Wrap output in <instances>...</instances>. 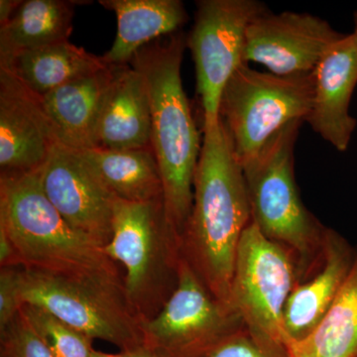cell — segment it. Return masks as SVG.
Here are the masks:
<instances>
[{
    "instance_id": "cell-5",
    "label": "cell",
    "mask_w": 357,
    "mask_h": 357,
    "mask_svg": "<svg viewBox=\"0 0 357 357\" xmlns=\"http://www.w3.org/2000/svg\"><path fill=\"white\" fill-rule=\"evenodd\" d=\"M103 252L126 269L124 296L141 323L156 316L177 286L181 258L163 199H117L114 232Z\"/></svg>"
},
{
    "instance_id": "cell-2",
    "label": "cell",
    "mask_w": 357,
    "mask_h": 357,
    "mask_svg": "<svg viewBox=\"0 0 357 357\" xmlns=\"http://www.w3.org/2000/svg\"><path fill=\"white\" fill-rule=\"evenodd\" d=\"M185 47L187 36L178 31L143 47L129 63L146 82L152 149L163 182L167 218L180 244L192 213L195 173L202 149L181 77Z\"/></svg>"
},
{
    "instance_id": "cell-27",
    "label": "cell",
    "mask_w": 357,
    "mask_h": 357,
    "mask_svg": "<svg viewBox=\"0 0 357 357\" xmlns=\"http://www.w3.org/2000/svg\"><path fill=\"white\" fill-rule=\"evenodd\" d=\"M93 357H161L152 349L147 347H139V349H132V351H123L119 354H105V352L93 351Z\"/></svg>"
},
{
    "instance_id": "cell-10",
    "label": "cell",
    "mask_w": 357,
    "mask_h": 357,
    "mask_svg": "<svg viewBox=\"0 0 357 357\" xmlns=\"http://www.w3.org/2000/svg\"><path fill=\"white\" fill-rule=\"evenodd\" d=\"M243 326L238 314L211 293L182 255L172 295L156 316L141 323L145 347L161 357H203Z\"/></svg>"
},
{
    "instance_id": "cell-16",
    "label": "cell",
    "mask_w": 357,
    "mask_h": 357,
    "mask_svg": "<svg viewBox=\"0 0 357 357\" xmlns=\"http://www.w3.org/2000/svg\"><path fill=\"white\" fill-rule=\"evenodd\" d=\"M95 148H152L151 105L146 82L131 65L116 67L96 126Z\"/></svg>"
},
{
    "instance_id": "cell-9",
    "label": "cell",
    "mask_w": 357,
    "mask_h": 357,
    "mask_svg": "<svg viewBox=\"0 0 357 357\" xmlns=\"http://www.w3.org/2000/svg\"><path fill=\"white\" fill-rule=\"evenodd\" d=\"M268 10L256 0H201L187 37L196 67L197 91L203 110V131L220 121L223 89L245 64L248 26Z\"/></svg>"
},
{
    "instance_id": "cell-4",
    "label": "cell",
    "mask_w": 357,
    "mask_h": 357,
    "mask_svg": "<svg viewBox=\"0 0 357 357\" xmlns=\"http://www.w3.org/2000/svg\"><path fill=\"white\" fill-rule=\"evenodd\" d=\"M303 122L287 124L243 166L252 222L295 256L299 281L321 261L326 230L303 204L296 185L294 149Z\"/></svg>"
},
{
    "instance_id": "cell-25",
    "label": "cell",
    "mask_w": 357,
    "mask_h": 357,
    "mask_svg": "<svg viewBox=\"0 0 357 357\" xmlns=\"http://www.w3.org/2000/svg\"><path fill=\"white\" fill-rule=\"evenodd\" d=\"M203 357H288L263 345L245 326L220 340Z\"/></svg>"
},
{
    "instance_id": "cell-11",
    "label": "cell",
    "mask_w": 357,
    "mask_h": 357,
    "mask_svg": "<svg viewBox=\"0 0 357 357\" xmlns=\"http://www.w3.org/2000/svg\"><path fill=\"white\" fill-rule=\"evenodd\" d=\"M344 36L318 16L266 10L248 26L244 61L265 66L277 76L312 74Z\"/></svg>"
},
{
    "instance_id": "cell-17",
    "label": "cell",
    "mask_w": 357,
    "mask_h": 357,
    "mask_svg": "<svg viewBox=\"0 0 357 357\" xmlns=\"http://www.w3.org/2000/svg\"><path fill=\"white\" fill-rule=\"evenodd\" d=\"M116 67L109 66L46 95H36L61 144L79 151L95 148L96 126Z\"/></svg>"
},
{
    "instance_id": "cell-15",
    "label": "cell",
    "mask_w": 357,
    "mask_h": 357,
    "mask_svg": "<svg viewBox=\"0 0 357 357\" xmlns=\"http://www.w3.org/2000/svg\"><path fill=\"white\" fill-rule=\"evenodd\" d=\"M354 255L344 237L326 227L321 261L306 281L296 284L284 309L286 347L311 335L325 318L351 272Z\"/></svg>"
},
{
    "instance_id": "cell-21",
    "label": "cell",
    "mask_w": 357,
    "mask_h": 357,
    "mask_svg": "<svg viewBox=\"0 0 357 357\" xmlns=\"http://www.w3.org/2000/svg\"><path fill=\"white\" fill-rule=\"evenodd\" d=\"M79 3L75 0H25L0 26V61L47 45L69 41Z\"/></svg>"
},
{
    "instance_id": "cell-19",
    "label": "cell",
    "mask_w": 357,
    "mask_h": 357,
    "mask_svg": "<svg viewBox=\"0 0 357 357\" xmlns=\"http://www.w3.org/2000/svg\"><path fill=\"white\" fill-rule=\"evenodd\" d=\"M89 170L117 199L131 203L163 199V182L152 148L77 150Z\"/></svg>"
},
{
    "instance_id": "cell-12",
    "label": "cell",
    "mask_w": 357,
    "mask_h": 357,
    "mask_svg": "<svg viewBox=\"0 0 357 357\" xmlns=\"http://www.w3.org/2000/svg\"><path fill=\"white\" fill-rule=\"evenodd\" d=\"M47 198L73 229L105 248L114 232L115 204L77 150L57 144L38 170Z\"/></svg>"
},
{
    "instance_id": "cell-3",
    "label": "cell",
    "mask_w": 357,
    "mask_h": 357,
    "mask_svg": "<svg viewBox=\"0 0 357 357\" xmlns=\"http://www.w3.org/2000/svg\"><path fill=\"white\" fill-rule=\"evenodd\" d=\"M0 227L13 243L17 267L124 291L119 265L68 225L47 198L38 170L1 173Z\"/></svg>"
},
{
    "instance_id": "cell-24",
    "label": "cell",
    "mask_w": 357,
    "mask_h": 357,
    "mask_svg": "<svg viewBox=\"0 0 357 357\" xmlns=\"http://www.w3.org/2000/svg\"><path fill=\"white\" fill-rule=\"evenodd\" d=\"M1 333V356L4 357H56L18 314Z\"/></svg>"
},
{
    "instance_id": "cell-6",
    "label": "cell",
    "mask_w": 357,
    "mask_h": 357,
    "mask_svg": "<svg viewBox=\"0 0 357 357\" xmlns=\"http://www.w3.org/2000/svg\"><path fill=\"white\" fill-rule=\"evenodd\" d=\"M314 96V73L277 76L244 64L223 89L220 117L241 166L296 121L306 122Z\"/></svg>"
},
{
    "instance_id": "cell-8",
    "label": "cell",
    "mask_w": 357,
    "mask_h": 357,
    "mask_svg": "<svg viewBox=\"0 0 357 357\" xmlns=\"http://www.w3.org/2000/svg\"><path fill=\"white\" fill-rule=\"evenodd\" d=\"M22 304L34 305L83 333L121 351L144 347L141 321L121 289L21 268Z\"/></svg>"
},
{
    "instance_id": "cell-14",
    "label": "cell",
    "mask_w": 357,
    "mask_h": 357,
    "mask_svg": "<svg viewBox=\"0 0 357 357\" xmlns=\"http://www.w3.org/2000/svg\"><path fill=\"white\" fill-rule=\"evenodd\" d=\"M357 84V39L344 35L333 45L314 72V96L306 122L337 151H347L356 128L349 114Z\"/></svg>"
},
{
    "instance_id": "cell-1",
    "label": "cell",
    "mask_w": 357,
    "mask_h": 357,
    "mask_svg": "<svg viewBox=\"0 0 357 357\" xmlns=\"http://www.w3.org/2000/svg\"><path fill=\"white\" fill-rule=\"evenodd\" d=\"M194 178V201L181 238V255L206 288L231 307L237 249L252 220L243 166L222 119L203 131Z\"/></svg>"
},
{
    "instance_id": "cell-22",
    "label": "cell",
    "mask_w": 357,
    "mask_h": 357,
    "mask_svg": "<svg viewBox=\"0 0 357 357\" xmlns=\"http://www.w3.org/2000/svg\"><path fill=\"white\" fill-rule=\"evenodd\" d=\"M289 357H357V250L332 307L311 335L289 345Z\"/></svg>"
},
{
    "instance_id": "cell-23",
    "label": "cell",
    "mask_w": 357,
    "mask_h": 357,
    "mask_svg": "<svg viewBox=\"0 0 357 357\" xmlns=\"http://www.w3.org/2000/svg\"><path fill=\"white\" fill-rule=\"evenodd\" d=\"M20 314L56 357H93V340L50 312L23 304Z\"/></svg>"
},
{
    "instance_id": "cell-18",
    "label": "cell",
    "mask_w": 357,
    "mask_h": 357,
    "mask_svg": "<svg viewBox=\"0 0 357 357\" xmlns=\"http://www.w3.org/2000/svg\"><path fill=\"white\" fill-rule=\"evenodd\" d=\"M100 4L117 18L116 37L102 56L110 66L128 65L143 47L180 31L189 20L181 0H100Z\"/></svg>"
},
{
    "instance_id": "cell-28",
    "label": "cell",
    "mask_w": 357,
    "mask_h": 357,
    "mask_svg": "<svg viewBox=\"0 0 357 357\" xmlns=\"http://www.w3.org/2000/svg\"><path fill=\"white\" fill-rule=\"evenodd\" d=\"M22 0H0V26L6 25L20 8Z\"/></svg>"
},
{
    "instance_id": "cell-7",
    "label": "cell",
    "mask_w": 357,
    "mask_h": 357,
    "mask_svg": "<svg viewBox=\"0 0 357 357\" xmlns=\"http://www.w3.org/2000/svg\"><path fill=\"white\" fill-rule=\"evenodd\" d=\"M299 280L295 256L267 238L251 220L237 249L230 305L258 342L286 356L284 309Z\"/></svg>"
},
{
    "instance_id": "cell-26",
    "label": "cell",
    "mask_w": 357,
    "mask_h": 357,
    "mask_svg": "<svg viewBox=\"0 0 357 357\" xmlns=\"http://www.w3.org/2000/svg\"><path fill=\"white\" fill-rule=\"evenodd\" d=\"M21 267H1L0 271V332L18 316L22 307Z\"/></svg>"
},
{
    "instance_id": "cell-20",
    "label": "cell",
    "mask_w": 357,
    "mask_h": 357,
    "mask_svg": "<svg viewBox=\"0 0 357 357\" xmlns=\"http://www.w3.org/2000/svg\"><path fill=\"white\" fill-rule=\"evenodd\" d=\"M103 57L93 55L70 41L39 47L0 61L26 89L37 96L109 67Z\"/></svg>"
},
{
    "instance_id": "cell-29",
    "label": "cell",
    "mask_w": 357,
    "mask_h": 357,
    "mask_svg": "<svg viewBox=\"0 0 357 357\" xmlns=\"http://www.w3.org/2000/svg\"><path fill=\"white\" fill-rule=\"evenodd\" d=\"M354 34L356 35V39H357V13L356 15V29H354Z\"/></svg>"
},
{
    "instance_id": "cell-13",
    "label": "cell",
    "mask_w": 357,
    "mask_h": 357,
    "mask_svg": "<svg viewBox=\"0 0 357 357\" xmlns=\"http://www.w3.org/2000/svg\"><path fill=\"white\" fill-rule=\"evenodd\" d=\"M57 144L60 141L37 96L0 67L1 173L39 170Z\"/></svg>"
}]
</instances>
